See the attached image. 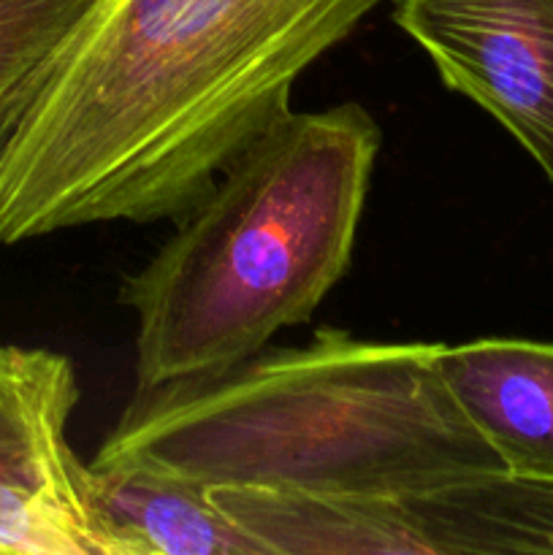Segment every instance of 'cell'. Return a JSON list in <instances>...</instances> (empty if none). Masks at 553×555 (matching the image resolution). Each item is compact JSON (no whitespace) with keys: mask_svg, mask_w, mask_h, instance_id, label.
Returning a JSON list of instances; mask_svg holds the SVG:
<instances>
[{"mask_svg":"<svg viewBox=\"0 0 553 555\" xmlns=\"http://www.w3.org/2000/svg\"><path fill=\"white\" fill-rule=\"evenodd\" d=\"M385 0H95L0 112V244L179 222Z\"/></svg>","mask_w":553,"mask_h":555,"instance_id":"cell-1","label":"cell"},{"mask_svg":"<svg viewBox=\"0 0 553 555\" xmlns=\"http://www.w3.org/2000/svg\"><path fill=\"white\" fill-rule=\"evenodd\" d=\"M412 555H553V482L483 472L399 499Z\"/></svg>","mask_w":553,"mask_h":555,"instance_id":"cell-7","label":"cell"},{"mask_svg":"<svg viewBox=\"0 0 553 555\" xmlns=\"http://www.w3.org/2000/svg\"><path fill=\"white\" fill-rule=\"evenodd\" d=\"M394 20L553 182V0H399Z\"/></svg>","mask_w":553,"mask_h":555,"instance_id":"cell-5","label":"cell"},{"mask_svg":"<svg viewBox=\"0 0 553 555\" xmlns=\"http://www.w3.org/2000/svg\"><path fill=\"white\" fill-rule=\"evenodd\" d=\"M439 369L502 472L553 482V345L529 339L445 345Z\"/></svg>","mask_w":553,"mask_h":555,"instance_id":"cell-6","label":"cell"},{"mask_svg":"<svg viewBox=\"0 0 553 555\" xmlns=\"http://www.w3.org/2000/svg\"><path fill=\"white\" fill-rule=\"evenodd\" d=\"M442 341L320 328L136 399L92 464H141L204 488L401 499L502 472L439 369Z\"/></svg>","mask_w":553,"mask_h":555,"instance_id":"cell-2","label":"cell"},{"mask_svg":"<svg viewBox=\"0 0 553 555\" xmlns=\"http://www.w3.org/2000/svg\"><path fill=\"white\" fill-rule=\"evenodd\" d=\"M79 401L60 352H0V555H130L68 442Z\"/></svg>","mask_w":553,"mask_h":555,"instance_id":"cell-4","label":"cell"},{"mask_svg":"<svg viewBox=\"0 0 553 555\" xmlns=\"http://www.w3.org/2000/svg\"><path fill=\"white\" fill-rule=\"evenodd\" d=\"M92 488L130 555H266L209 488L141 464H90Z\"/></svg>","mask_w":553,"mask_h":555,"instance_id":"cell-8","label":"cell"},{"mask_svg":"<svg viewBox=\"0 0 553 555\" xmlns=\"http://www.w3.org/2000/svg\"><path fill=\"white\" fill-rule=\"evenodd\" d=\"M383 130L358 103L291 112L119 287L136 390L215 377L307 323L347 274Z\"/></svg>","mask_w":553,"mask_h":555,"instance_id":"cell-3","label":"cell"},{"mask_svg":"<svg viewBox=\"0 0 553 555\" xmlns=\"http://www.w3.org/2000/svg\"><path fill=\"white\" fill-rule=\"evenodd\" d=\"M0 352H3V347H0Z\"/></svg>","mask_w":553,"mask_h":555,"instance_id":"cell-10","label":"cell"},{"mask_svg":"<svg viewBox=\"0 0 553 555\" xmlns=\"http://www.w3.org/2000/svg\"><path fill=\"white\" fill-rule=\"evenodd\" d=\"M95 0H0V112Z\"/></svg>","mask_w":553,"mask_h":555,"instance_id":"cell-9","label":"cell"}]
</instances>
